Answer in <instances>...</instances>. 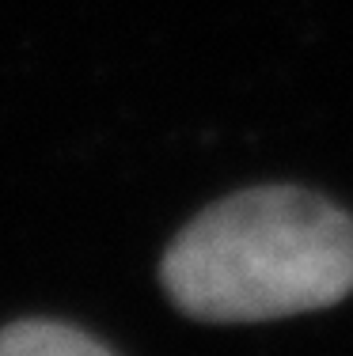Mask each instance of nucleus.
I'll use <instances>...</instances> for the list:
<instances>
[{"instance_id": "obj_2", "label": "nucleus", "mask_w": 353, "mask_h": 356, "mask_svg": "<svg viewBox=\"0 0 353 356\" xmlns=\"http://www.w3.org/2000/svg\"><path fill=\"white\" fill-rule=\"evenodd\" d=\"M0 356H114L99 337L57 318H19L0 330Z\"/></svg>"}, {"instance_id": "obj_1", "label": "nucleus", "mask_w": 353, "mask_h": 356, "mask_svg": "<svg viewBox=\"0 0 353 356\" xmlns=\"http://www.w3.org/2000/svg\"><path fill=\"white\" fill-rule=\"evenodd\" d=\"M159 284L213 326L327 311L353 292V216L300 186L240 190L175 235Z\"/></svg>"}]
</instances>
